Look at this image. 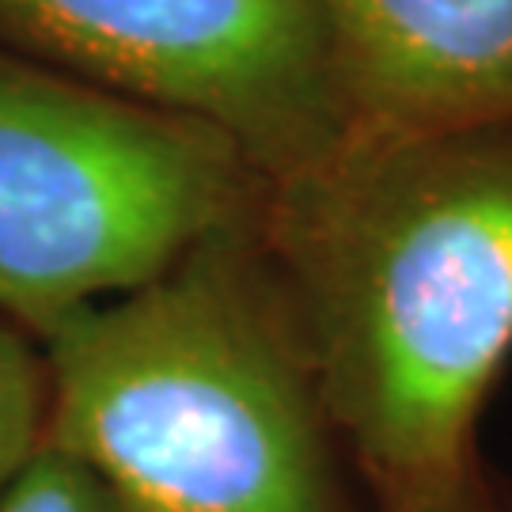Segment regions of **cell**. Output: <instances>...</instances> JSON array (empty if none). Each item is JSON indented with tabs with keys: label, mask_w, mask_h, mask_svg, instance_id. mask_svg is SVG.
I'll list each match as a JSON object with an SVG mask.
<instances>
[{
	"label": "cell",
	"mask_w": 512,
	"mask_h": 512,
	"mask_svg": "<svg viewBox=\"0 0 512 512\" xmlns=\"http://www.w3.org/2000/svg\"><path fill=\"white\" fill-rule=\"evenodd\" d=\"M266 175L224 133L0 46V315L46 338L251 220Z\"/></svg>",
	"instance_id": "3957f363"
},
{
	"label": "cell",
	"mask_w": 512,
	"mask_h": 512,
	"mask_svg": "<svg viewBox=\"0 0 512 512\" xmlns=\"http://www.w3.org/2000/svg\"><path fill=\"white\" fill-rule=\"evenodd\" d=\"M255 220L42 338L46 440L126 512H342V440Z\"/></svg>",
	"instance_id": "7a4b0ae2"
},
{
	"label": "cell",
	"mask_w": 512,
	"mask_h": 512,
	"mask_svg": "<svg viewBox=\"0 0 512 512\" xmlns=\"http://www.w3.org/2000/svg\"><path fill=\"white\" fill-rule=\"evenodd\" d=\"M361 122L512 118V0H315Z\"/></svg>",
	"instance_id": "5b68a950"
},
{
	"label": "cell",
	"mask_w": 512,
	"mask_h": 512,
	"mask_svg": "<svg viewBox=\"0 0 512 512\" xmlns=\"http://www.w3.org/2000/svg\"><path fill=\"white\" fill-rule=\"evenodd\" d=\"M255 224L342 448L395 512L459 501L512 353V118L357 122Z\"/></svg>",
	"instance_id": "6da1fadb"
},
{
	"label": "cell",
	"mask_w": 512,
	"mask_h": 512,
	"mask_svg": "<svg viewBox=\"0 0 512 512\" xmlns=\"http://www.w3.org/2000/svg\"><path fill=\"white\" fill-rule=\"evenodd\" d=\"M0 46L213 126L266 179L361 122L315 0H0Z\"/></svg>",
	"instance_id": "277c9868"
},
{
	"label": "cell",
	"mask_w": 512,
	"mask_h": 512,
	"mask_svg": "<svg viewBox=\"0 0 512 512\" xmlns=\"http://www.w3.org/2000/svg\"><path fill=\"white\" fill-rule=\"evenodd\" d=\"M0 512H126L99 478L42 437L35 456L0 490Z\"/></svg>",
	"instance_id": "52a82bcc"
},
{
	"label": "cell",
	"mask_w": 512,
	"mask_h": 512,
	"mask_svg": "<svg viewBox=\"0 0 512 512\" xmlns=\"http://www.w3.org/2000/svg\"><path fill=\"white\" fill-rule=\"evenodd\" d=\"M46 365L27 334L0 323V490L46 437Z\"/></svg>",
	"instance_id": "8992f818"
},
{
	"label": "cell",
	"mask_w": 512,
	"mask_h": 512,
	"mask_svg": "<svg viewBox=\"0 0 512 512\" xmlns=\"http://www.w3.org/2000/svg\"><path fill=\"white\" fill-rule=\"evenodd\" d=\"M459 501H448V505H425V509H406V512H456Z\"/></svg>",
	"instance_id": "ba28073f"
}]
</instances>
